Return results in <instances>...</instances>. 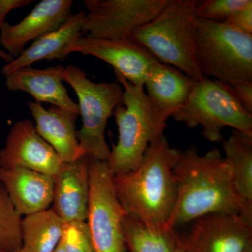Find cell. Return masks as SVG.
I'll return each instance as SVG.
<instances>
[{"mask_svg": "<svg viewBox=\"0 0 252 252\" xmlns=\"http://www.w3.org/2000/svg\"><path fill=\"white\" fill-rule=\"evenodd\" d=\"M61 241L65 252H95L86 221L65 223Z\"/></svg>", "mask_w": 252, "mask_h": 252, "instance_id": "d4e9b609", "label": "cell"}, {"mask_svg": "<svg viewBox=\"0 0 252 252\" xmlns=\"http://www.w3.org/2000/svg\"><path fill=\"white\" fill-rule=\"evenodd\" d=\"M62 65L44 69L26 67L5 75V85L10 91H23L34 97L35 102H48L55 107L79 114L78 104L68 94L63 84Z\"/></svg>", "mask_w": 252, "mask_h": 252, "instance_id": "2e32d148", "label": "cell"}, {"mask_svg": "<svg viewBox=\"0 0 252 252\" xmlns=\"http://www.w3.org/2000/svg\"><path fill=\"white\" fill-rule=\"evenodd\" d=\"M64 223L51 209L32 214L21 221L23 247L29 252H54Z\"/></svg>", "mask_w": 252, "mask_h": 252, "instance_id": "44dd1931", "label": "cell"}, {"mask_svg": "<svg viewBox=\"0 0 252 252\" xmlns=\"http://www.w3.org/2000/svg\"><path fill=\"white\" fill-rule=\"evenodd\" d=\"M33 1V0H0V28L6 22L5 18L10 11L28 6Z\"/></svg>", "mask_w": 252, "mask_h": 252, "instance_id": "83f0119b", "label": "cell"}, {"mask_svg": "<svg viewBox=\"0 0 252 252\" xmlns=\"http://www.w3.org/2000/svg\"><path fill=\"white\" fill-rule=\"evenodd\" d=\"M72 4V0H43L17 24L6 21L0 28V44L5 52L16 59L28 42L56 31L70 17Z\"/></svg>", "mask_w": 252, "mask_h": 252, "instance_id": "4fadbf2b", "label": "cell"}, {"mask_svg": "<svg viewBox=\"0 0 252 252\" xmlns=\"http://www.w3.org/2000/svg\"><path fill=\"white\" fill-rule=\"evenodd\" d=\"M21 221V215L0 181V252H16L22 248Z\"/></svg>", "mask_w": 252, "mask_h": 252, "instance_id": "603a6c76", "label": "cell"}, {"mask_svg": "<svg viewBox=\"0 0 252 252\" xmlns=\"http://www.w3.org/2000/svg\"><path fill=\"white\" fill-rule=\"evenodd\" d=\"M223 22L237 31L252 34V3L243 9L235 11Z\"/></svg>", "mask_w": 252, "mask_h": 252, "instance_id": "4316f807", "label": "cell"}, {"mask_svg": "<svg viewBox=\"0 0 252 252\" xmlns=\"http://www.w3.org/2000/svg\"><path fill=\"white\" fill-rule=\"evenodd\" d=\"M222 143L235 190L244 203L252 207V135L233 130Z\"/></svg>", "mask_w": 252, "mask_h": 252, "instance_id": "ffe728a7", "label": "cell"}, {"mask_svg": "<svg viewBox=\"0 0 252 252\" xmlns=\"http://www.w3.org/2000/svg\"><path fill=\"white\" fill-rule=\"evenodd\" d=\"M183 252V251H182V249H181V248H179V250H177V252Z\"/></svg>", "mask_w": 252, "mask_h": 252, "instance_id": "d6a6232c", "label": "cell"}, {"mask_svg": "<svg viewBox=\"0 0 252 252\" xmlns=\"http://www.w3.org/2000/svg\"><path fill=\"white\" fill-rule=\"evenodd\" d=\"M63 162L53 147L37 133L34 123H15L0 150V168H23L54 177Z\"/></svg>", "mask_w": 252, "mask_h": 252, "instance_id": "7c38bea8", "label": "cell"}, {"mask_svg": "<svg viewBox=\"0 0 252 252\" xmlns=\"http://www.w3.org/2000/svg\"><path fill=\"white\" fill-rule=\"evenodd\" d=\"M85 15L84 11L71 15L58 29L36 39L17 58L5 64L1 69V74L6 75L43 60L64 61L67 57L66 50L73 41L83 36L82 26Z\"/></svg>", "mask_w": 252, "mask_h": 252, "instance_id": "ac0fdd59", "label": "cell"}, {"mask_svg": "<svg viewBox=\"0 0 252 252\" xmlns=\"http://www.w3.org/2000/svg\"><path fill=\"white\" fill-rule=\"evenodd\" d=\"M245 252H252V247H251V248H248V250H247Z\"/></svg>", "mask_w": 252, "mask_h": 252, "instance_id": "1f68e13d", "label": "cell"}, {"mask_svg": "<svg viewBox=\"0 0 252 252\" xmlns=\"http://www.w3.org/2000/svg\"><path fill=\"white\" fill-rule=\"evenodd\" d=\"M54 252H65V251H64V246H63L62 241H61V243H60L59 245H58V247L56 248V250H55Z\"/></svg>", "mask_w": 252, "mask_h": 252, "instance_id": "f546056e", "label": "cell"}, {"mask_svg": "<svg viewBox=\"0 0 252 252\" xmlns=\"http://www.w3.org/2000/svg\"><path fill=\"white\" fill-rule=\"evenodd\" d=\"M170 0H85L83 34L100 39L126 40L154 19Z\"/></svg>", "mask_w": 252, "mask_h": 252, "instance_id": "9c48e42d", "label": "cell"}, {"mask_svg": "<svg viewBox=\"0 0 252 252\" xmlns=\"http://www.w3.org/2000/svg\"><path fill=\"white\" fill-rule=\"evenodd\" d=\"M123 229L127 252H176L180 248L176 230L157 231L125 213Z\"/></svg>", "mask_w": 252, "mask_h": 252, "instance_id": "7402d4cb", "label": "cell"}, {"mask_svg": "<svg viewBox=\"0 0 252 252\" xmlns=\"http://www.w3.org/2000/svg\"><path fill=\"white\" fill-rule=\"evenodd\" d=\"M0 181L21 216L44 211L52 205L54 179L23 168H0Z\"/></svg>", "mask_w": 252, "mask_h": 252, "instance_id": "e0dca14e", "label": "cell"}, {"mask_svg": "<svg viewBox=\"0 0 252 252\" xmlns=\"http://www.w3.org/2000/svg\"></svg>", "mask_w": 252, "mask_h": 252, "instance_id": "836d02e7", "label": "cell"}, {"mask_svg": "<svg viewBox=\"0 0 252 252\" xmlns=\"http://www.w3.org/2000/svg\"><path fill=\"white\" fill-rule=\"evenodd\" d=\"M252 3V0H203L195 7L196 17L207 21L223 22L226 18Z\"/></svg>", "mask_w": 252, "mask_h": 252, "instance_id": "cb8c5ba5", "label": "cell"}, {"mask_svg": "<svg viewBox=\"0 0 252 252\" xmlns=\"http://www.w3.org/2000/svg\"><path fill=\"white\" fill-rule=\"evenodd\" d=\"M179 150L171 147L166 136H160L149 144L136 170L113 177L124 211L149 229H167L177 198L173 168Z\"/></svg>", "mask_w": 252, "mask_h": 252, "instance_id": "7a4b0ae2", "label": "cell"}, {"mask_svg": "<svg viewBox=\"0 0 252 252\" xmlns=\"http://www.w3.org/2000/svg\"><path fill=\"white\" fill-rule=\"evenodd\" d=\"M37 133L49 143L63 163H70L86 154L77 139L76 122L79 114L52 107L46 109L39 102H28Z\"/></svg>", "mask_w": 252, "mask_h": 252, "instance_id": "9a60e30c", "label": "cell"}, {"mask_svg": "<svg viewBox=\"0 0 252 252\" xmlns=\"http://www.w3.org/2000/svg\"><path fill=\"white\" fill-rule=\"evenodd\" d=\"M90 196L87 223L95 252H127L123 218L126 212L116 194L106 161L89 157Z\"/></svg>", "mask_w": 252, "mask_h": 252, "instance_id": "ba28073f", "label": "cell"}, {"mask_svg": "<svg viewBox=\"0 0 252 252\" xmlns=\"http://www.w3.org/2000/svg\"><path fill=\"white\" fill-rule=\"evenodd\" d=\"M180 237L183 252H245L252 247V215L215 213L194 220Z\"/></svg>", "mask_w": 252, "mask_h": 252, "instance_id": "30bf717a", "label": "cell"}, {"mask_svg": "<svg viewBox=\"0 0 252 252\" xmlns=\"http://www.w3.org/2000/svg\"><path fill=\"white\" fill-rule=\"evenodd\" d=\"M66 55L80 53L102 60L133 85L144 86L151 67L158 60L143 46L130 40L81 36L66 50Z\"/></svg>", "mask_w": 252, "mask_h": 252, "instance_id": "8fae6325", "label": "cell"}, {"mask_svg": "<svg viewBox=\"0 0 252 252\" xmlns=\"http://www.w3.org/2000/svg\"><path fill=\"white\" fill-rule=\"evenodd\" d=\"M223 83L228 90L247 112L252 114V81L226 84Z\"/></svg>", "mask_w": 252, "mask_h": 252, "instance_id": "484cf974", "label": "cell"}, {"mask_svg": "<svg viewBox=\"0 0 252 252\" xmlns=\"http://www.w3.org/2000/svg\"><path fill=\"white\" fill-rule=\"evenodd\" d=\"M0 58H1V59L3 60V61H4L6 63V64H8V63H11V61H13L12 58L10 57L9 55L6 54V52L4 51V50L0 49Z\"/></svg>", "mask_w": 252, "mask_h": 252, "instance_id": "f1b7e54d", "label": "cell"}, {"mask_svg": "<svg viewBox=\"0 0 252 252\" xmlns=\"http://www.w3.org/2000/svg\"><path fill=\"white\" fill-rule=\"evenodd\" d=\"M171 117L188 128L200 126L204 138L210 142H223L225 127L252 135V114L240 105L223 83L209 78L195 83L187 102Z\"/></svg>", "mask_w": 252, "mask_h": 252, "instance_id": "52a82bcc", "label": "cell"}, {"mask_svg": "<svg viewBox=\"0 0 252 252\" xmlns=\"http://www.w3.org/2000/svg\"><path fill=\"white\" fill-rule=\"evenodd\" d=\"M53 210L65 223L86 221L90 196L89 156L63 163L54 177Z\"/></svg>", "mask_w": 252, "mask_h": 252, "instance_id": "5bb4252c", "label": "cell"}, {"mask_svg": "<svg viewBox=\"0 0 252 252\" xmlns=\"http://www.w3.org/2000/svg\"><path fill=\"white\" fill-rule=\"evenodd\" d=\"M63 81L77 94L82 127L77 139L86 155L107 161L110 150L105 139L107 121L116 107L122 104L124 89L118 81L94 83L84 70L74 65L64 67Z\"/></svg>", "mask_w": 252, "mask_h": 252, "instance_id": "8992f818", "label": "cell"}, {"mask_svg": "<svg viewBox=\"0 0 252 252\" xmlns=\"http://www.w3.org/2000/svg\"><path fill=\"white\" fill-rule=\"evenodd\" d=\"M195 57L204 78L230 84L252 81V34L226 23L196 18Z\"/></svg>", "mask_w": 252, "mask_h": 252, "instance_id": "5b68a950", "label": "cell"}, {"mask_svg": "<svg viewBox=\"0 0 252 252\" xmlns=\"http://www.w3.org/2000/svg\"><path fill=\"white\" fill-rule=\"evenodd\" d=\"M114 72L124 89V97L113 112L119 137L107 162L112 175L117 176L140 166L151 142L164 135L168 119L154 105L144 86L133 85Z\"/></svg>", "mask_w": 252, "mask_h": 252, "instance_id": "3957f363", "label": "cell"}, {"mask_svg": "<svg viewBox=\"0 0 252 252\" xmlns=\"http://www.w3.org/2000/svg\"><path fill=\"white\" fill-rule=\"evenodd\" d=\"M198 0H170L130 40L148 50L160 63L180 69L195 81L203 79L195 57V7Z\"/></svg>", "mask_w": 252, "mask_h": 252, "instance_id": "277c9868", "label": "cell"}, {"mask_svg": "<svg viewBox=\"0 0 252 252\" xmlns=\"http://www.w3.org/2000/svg\"><path fill=\"white\" fill-rule=\"evenodd\" d=\"M16 252H28V250H26V248H23V247H22V248H20L19 250H17V251H16Z\"/></svg>", "mask_w": 252, "mask_h": 252, "instance_id": "4dcf8cb0", "label": "cell"}, {"mask_svg": "<svg viewBox=\"0 0 252 252\" xmlns=\"http://www.w3.org/2000/svg\"><path fill=\"white\" fill-rule=\"evenodd\" d=\"M177 198L167 229L215 213L250 214L252 207L240 198L224 157L217 147L199 154L192 144L179 156L173 168Z\"/></svg>", "mask_w": 252, "mask_h": 252, "instance_id": "6da1fadb", "label": "cell"}, {"mask_svg": "<svg viewBox=\"0 0 252 252\" xmlns=\"http://www.w3.org/2000/svg\"><path fill=\"white\" fill-rule=\"evenodd\" d=\"M197 81L158 61L152 64L144 87L154 105L168 119L183 107Z\"/></svg>", "mask_w": 252, "mask_h": 252, "instance_id": "d6986e66", "label": "cell"}]
</instances>
